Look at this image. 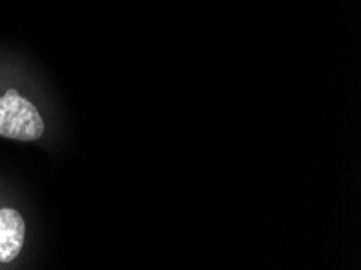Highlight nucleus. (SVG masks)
Instances as JSON below:
<instances>
[{
  "mask_svg": "<svg viewBox=\"0 0 361 270\" xmlns=\"http://www.w3.org/2000/svg\"><path fill=\"white\" fill-rule=\"evenodd\" d=\"M59 118L31 65L0 47V141L52 147Z\"/></svg>",
  "mask_w": 361,
  "mask_h": 270,
  "instance_id": "nucleus-1",
  "label": "nucleus"
},
{
  "mask_svg": "<svg viewBox=\"0 0 361 270\" xmlns=\"http://www.w3.org/2000/svg\"><path fill=\"white\" fill-rule=\"evenodd\" d=\"M31 222L25 204L0 180V270L23 269L28 264Z\"/></svg>",
  "mask_w": 361,
  "mask_h": 270,
  "instance_id": "nucleus-2",
  "label": "nucleus"
}]
</instances>
